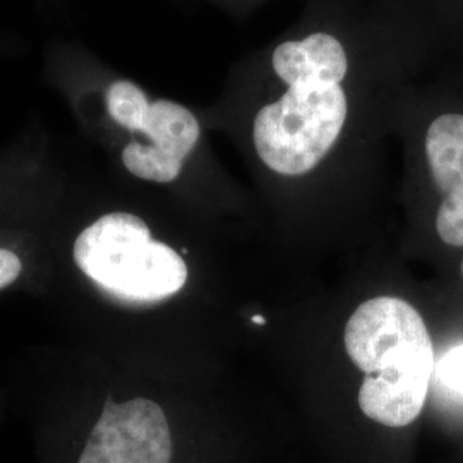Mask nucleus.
I'll return each mask as SVG.
<instances>
[{"label": "nucleus", "instance_id": "nucleus-1", "mask_svg": "<svg viewBox=\"0 0 463 463\" xmlns=\"http://www.w3.org/2000/svg\"><path fill=\"white\" fill-rule=\"evenodd\" d=\"M283 90L252 122V143L269 170L285 177L309 174L344 133L350 112V57L328 32L290 38L269 57Z\"/></svg>", "mask_w": 463, "mask_h": 463}, {"label": "nucleus", "instance_id": "nucleus-2", "mask_svg": "<svg viewBox=\"0 0 463 463\" xmlns=\"http://www.w3.org/2000/svg\"><path fill=\"white\" fill-rule=\"evenodd\" d=\"M345 348L365 373L359 390L365 417L386 428L412 424L434 373V347L419 311L402 298L367 300L348 319Z\"/></svg>", "mask_w": 463, "mask_h": 463}, {"label": "nucleus", "instance_id": "nucleus-3", "mask_svg": "<svg viewBox=\"0 0 463 463\" xmlns=\"http://www.w3.org/2000/svg\"><path fill=\"white\" fill-rule=\"evenodd\" d=\"M72 254L86 277L131 302L172 298L187 281L181 254L155 241L146 222L126 212L107 213L88 225Z\"/></svg>", "mask_w": 463, "mask_h": 463}, {"label": "nucleus", "instance_id": "nucleus-4", "mask_svg": "<svg viewBox=\"0 0 463 463\" xmlns=\"http://www.w3.org/2000/svg\"><path fill=\"white\" fill-rule=\"evenodd\" d=\"M175 438L166 412L153 400H107L69 463H174Z\"/></svg>", "mask_w": 463, "mask_h": 463}, {"label": "nucleus", "instance_id": "nucleus-5", "mask_svg": "<svg viewBox=\"0 0 463 463\" xmlns=\"http://www.w3.org/2000/svg\"><path fill=\"white\" fill-rule=\"evenodd\" d=\"M136 134H143L148 143L131 141L122 149V164L134 177L149 183L175 181L184 162L198 145L196 116L172 99H155Z\"/></svg>", "mask_w": 463, "mask_h": 463}, {"label": "nucleus", "instance_id": "nucleus-6", "mask_svg": "<svg viewBox=\"0 0 463 463\" xmlns=\"http://www.w3.org/2000/svg\"><path fill=\"white\" fill-rule=\"evenodd\" d=\"M430 177L443 194L436 231L448 246H463V114L436 117L426 133Z\"/></svg>", "mask_w": 463, "mask_h": 463}, {"label": "nucleus", "instance_id": "nucleus-7", "mask_svg": "<svg viewBox=\"0 0 463 463\" xmlns=\"http://www.w3.org/2000/svg\"><path fill=\"white\" fill-rule=\"evenodd\" d=\"M107 110L112 120L129 133H136L149 109L148 95L129 80H118L109 86Z\"/></svg>", "mask_w": 463, "mask_h": 463}, {"label": "nucleus", "instance_id": "nucleus-8", "mask_svg": "<svg viewBox=\"0 0 463 463\" xmlns=\"http://www.w3.org/2000/svg\"><path fill=\"white\" fill-rule=\"evenodd\" d=\"M438 378L447 388L463 395V344L448 350L439 361Z\"/></svg>", "mask_w": 463, "mask_h": 463}, {"label": "nucleus", "instance_id": "nucleus-9", "mask_svg": "<svg viewBox=\"0 0 463 463\" xmlns=\"http://www.w3.org/2000/svg\"><path fill=\"white\" fill-rule=\"evenodd\" d=\"M23 271V263L16 252L0 248V290L9 287L19 279Z\"/></svg>", "mask_w": 463, "mask_h": 463}, {"label": "nucleus", "instance_id": "nucleus-10", "mask_svg": "<svg viewBox=\"0 0 463 463\" xmlns=\"http://www.w3.org/2000/svg\"><path fill=\"white\" fill-rule=\"evenodd\" d=\"M252 321H254V323H258V325H265V319H261V316H254V317H252Z\"/></svg>", "mask_w": 463, "mask_h": 463}, {"label": "nucleus", "instance_id": "nucleus-11", "mask_svg": "<svg viewBox=\"0 0 463 463\" xmlns=\"http://www.w3.org/2000/svg\"><path fill=\"white\" fill-rule=\"evenodd\" d=\"M462 273H463V265H462Z\"/></svg>", "mask_w": 463, "mask_h": 463}]
</instances>
